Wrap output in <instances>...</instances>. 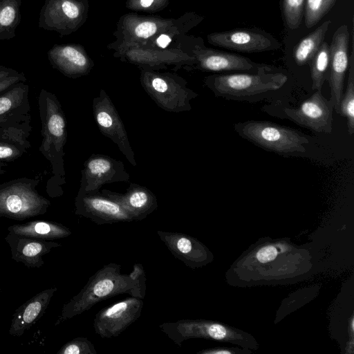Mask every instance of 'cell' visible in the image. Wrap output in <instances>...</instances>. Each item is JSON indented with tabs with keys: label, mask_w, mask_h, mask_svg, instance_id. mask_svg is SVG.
Instances as JSON below:
<instances>
[{
	"label": "cell",
	"mask_w": 354,
	"mask_h": 354,
	"mask_svg": "<svg viewBox=\"0 0 354 354\" xmlns=\"http://www.w3.org/2000/svg\"><path fill=\"white\" fill-rule=\"evenodd\" d=\"M107 48L114 51L113 55L115 58L136 65L140 69L159 71L171 68L177 71L184 68L189 70L196 62L194 57L174 48L161 49L115 40L108 44Z\"/></svg>",
	"instance_id": "cell-8"
},
{
	"label": "cell",
	"mask_w": 354,
	"mask_h": 354,
	"mask_svg": "<svg viewBox=\"0 0 354 354\" xmlns=\"http://www.w3.org/2000/svg\"><path fill=\"white\" fill-rule=\"evenodd\" d=\"M5 241L10 247L12 259L29 268L43 266L42 257L62 246L61 243L53 241L37 239L10 232L5 236Z\"/></svg>",
	"instance_id": "cell-21"
},
{
	"label": "cell",
	"mask_w": 354,
	"mask_h": 354,
	"mask_svg": "<svg viewBox=\"0 0 354 354\" xmlns=\"http://www.w3.org/2000/svg\"><path fill=\"white\" fill-rule=\"evenodd\" d=\"M57 290L56 287L45 289L18 307L12 315L9 334L21 337L29 330L44 315Z\"/></svg>",
	"instance_id": "cell-24"
},
{
	"label": "cell",
	"mask_w": 354,
	"mask_h": 354,
	"mask_svg": "<svg viewBox=\"0 0 354 354\" xmlns=\"http://www.w3.org/2000/svg\"><path fill=\"white\" fill-rule=\"evenodd\" d=\"M26 82V77L23 73H19L15 75L9 76L0 81V94L6 91L13 85L21 82Z\"/></svg>",
	"instance_id": "cell-37"
},
{
	"label": "cell",
	"mask_w": 354,
	"mask_h": 354,
	"mask_svg": "<svg viewBox=\"0 0 354 354\" xmlns=\"http://www.w3.org/2000/svg\"><path fill=\"white\" fill-rule=\"evenodd\" d=\"M207 41L216 46L245 53H256L276 49L278 41L270 35L257 29H236L212 32Z\"/></svg>",
	"instance_id": "cell-17"
},
{
	"label": "cell",
	"mask_w": 354,
	"mask_h": 354,
	"mask_svg": "<svg viewBox=\"0 0 354 354\" xmlns=\"http://www.w3.org/2000/svg\"><path fill=\"white\" fill-rule=\"evenodd\" d=\"M75 207L76 215L89 218L97 225L134 221L119 203L99 191L88 194L77 193Z\"/></svg>",
	"instance_id": "cell-15"
},
{
	"label": "cell",
	"mask_w": 354,
	"mask_h": 354,
	"mask_svg": "<svg viewBox=\"0 0 354 354\" xmlns=\"http://www.w3.org/2000/svg\"><path fill=\"white\" fill-rule=\"evenodd\" d=\"M1 291V286H0V292Z\"/></svg>",
	"instance_id": "cell-40"
},
{
	"label": "cell",
	"mask_w": 354,
	"mask_h": 354,
	"mask_svg": "<svg viewBox=\"0 0 354 354\" xmlns=\"http://www.w3.org/2000/svg\"><path fill=\"white\" fill-rule=\"evenodd\" d=\"M337 0H306L304 21L306 28L316 25L335 5Z\"/></svg>",
	"instance_id": "cell-31"
},
{
	"label": "cell",
	"mask_w": 354,
	"mask_h": 354,
	"mask_svg": "<svg viewBox=\"0 0 354 354\" xmlns=\"http://www.w3.org/2000/svg\"><path fill=\"white\" fill-rule=\"evenodd\" d=\"M157 234L172 255L192 269L202 267L212 260L211 252L194 237L162 230H158Z\"/></svg>",
	"instance_id": "cell-19"
},
{
	"label": "cell",
	"mask_w": 354,
	"mask_h": 354,
	"mask_svg": "<svg viewBox=\"0 0 354 354\" xmlns=\"http://www.w3.org/2000/svg\"><path fill=\"white\" fill-rule=\"evenodd\" d=\"M159 328L175 344L180 346L188 339L205 338L227 340L232 338V333L224 326L202 319H180L164 322Z\"/></svg>",
	"instance_id": "cell-18"
},
{
	"label": "cell",
	"mask_w": 354,
	"mask_h": 354,
	"mask_svg": "<svg viewBox=\"0 0 354 354\" xmlns=\"http://www.w3.org/2000/svg\"><path fill=\"white\" fill-rule=\"evenodd\" d=\"M279 251L273 245H267L258 251L257 259L260 263H268L273 260L277 255Z\"/></svg>",
	"instance_id": "cell-36"
},
{
	"label": "cell",
	"mask_w": 354,
	"mask_h": 354,
	"mask_svg": "<svg viewBox=\"0 0 354 354\" xmlns=\"http://www.w3.org/2000/svg\"><path fill=\"white\" fill-rule=\"evenodd\" d=\"M31 120L29 86L19 82L0 94V127Z\"/></svg>",
	"instance_id": "cell-22"
},
{
	"label": "cell",
	"mask_w": 354,
	"mask_h": 354,
	"mask_svg": "<svg viewBox=\"0 0 354 354\" xmlns=\"http://www.w3.org/2000/svg\"><path fill=\"white\" fill-rule=\"evenodd\" d=\"M95 122L104 136L115 143L129 162L136 167L137 163L127 131L113 102L104 89L95 97L92 104Z\"/></svg>",
	"instance_id": "cell-11"
},
{
	"label": "cell",
	"mask_w": 354,
	"mask_h": 354,
	"mask_svg": "<svg viewBox=\"0 0 354 354\" xmlns=\"http://www.w3.org/2000/svg\"><path fill=\"white\" fill-rule=\"evenodd\" d=\"M52 67L70 78L87 75L94 62L84 48L77 44L54 45L48 52Z\"/></svg>",
	"instance_id": "cell-20"
},
{
	"label": "cell",
	"mask_w": 354,
	"mask_h": 354,
	"mask_svg": "<svg viewBox=\"0 0 354 354\" xmlns=\"http://www.w3.org/2000/svg\"><path fill=\"white\" fill-rule=\"evenodd\" d=\"M38 108L41 124L39 152L50 162L52 176L46 184L51 197L62 194L65 183L64 148L67 139L66 118L60 102L52 92L41 89L38 96Z\"/></svg>",
	"instance_id": "cell-1"
},
{
	"label": "cell",
	"mask_w": 354,
	"mask_h": 354,
	"mask_svg": "<svg viewBox=\"0 0 354 354\" xmlns=\"http://www.w3.org/2000/svg\"><path fill=\"white\" fill-rule=\"evenodd\" d=\"M133 286L129 274L121 273V266L104 265L91 276L82 289L62 309L55 325L90 310L95 304L113 296L128 293Z\"/></svg>",
	"instance_id": "cell-2"
},
{
	"label": "cell",
	"mask_w": 354,
	"mask_h": 354,
	"mask_svg": "<svg viewBox=\"0 0 354 354\" xmlns=\"http://www.w3.org/2000/svg\"><path fill=\"white\" fill-rule=\"evenodd\" d=\"M19 73L16 70L6 67L0 64V81L11 75Z\"/></svg>",
	"instance_id": "cell-38"
},
{
	"label": "cell",
	"mask_w": 354,
	"mask_h": 354,
	"mask_svg": "<svg viewBox=\"0 0 354 354\" xmlns=\"http://www.w3.org/2000/svg\"><path fill=\"white\" fill-rule=\"evenodd\" d=\"M38 178H17L0 184V218L24 221L46 213L51 203L37 189Z\"/></svg>",
	"instance_id": "cell-5"
},
{
	"label": "cell",
	"mask_w": 354,
	"mask_h": 354,
	"mask_svg": "<svg viewBox=\"0 0 354 354\" xmlns=\"http://www.w3.org/2000/svg\"><path fill=\"white\" fill-rule=\"evenodd\" d=\"M142 299L129 297L96 313L93 328L102 338L116 337L141 315Z\"/></svg>",
	"instance_id": "cell-13"
},
{
	"label": "cell",
	"mask_w": 354,
	"mask_h": 354,
	"mask_svg": "<svg viewBox=\"0 0 354 354\" xmlns=\"http://www.w3.org/2000/svg\"><path fill=\"white\" fill-rule=\"evenodd\" d=\"M331 24L330 20L323 22L312 32L302 38L293 51V58L298 66L309 64L324 42L325 35Z\"/></svg>",
	"instance_id": "cell-27"
},
{
	"label": "cell",
	"mask_w": 354,
	"mask_h": 354,
	"mask_svg": "<svg viewBox=\"0 0 354 354\" xmlns=\"http://www.w3.org/2000/svg\"><path fill=\"white\" fill-rule=\"evenodd\" d=\"M169 48H178L194 57L195 64L191 69L209 72L247 71L270 72L272 67L258 64L239 55L216 50L206 47L201 38L183 35L177 37Z\"/></svg>",
	"instance_id": "cell-4"
},
{
	"label": "cell",
	"mask_w": 354,
	"mask_h": 354,
	"mask_svg": "<svg viewBox=\"0 0 354 354\" xmlns=\"http://www.w3.org/2000/svg\"><path fill=\"white\" fill-rule=\"evenodd\" d=\"M348 26L342 25L335 31L329 46L330 62L328 80L330 88V100L333 109L338 114L345 75L348 66Z\"/></svg>",
	"instance_id": "cell-16"
},
{
	"label": "cell",
	"mask_w": 354,
	"mask_h": 354,
	"mask_svg": "<svg viewBox=\"0 0 354 354\" xmlns=\"http://www.w3.org/2000/svg\"><path fill=\"white\" fill-rule=\"evenodd\" d=\"M348 77L345 92L342 94L339 115L346 118L348 132L350 136L354 133V54L353 49L348 57Z\"/></svg>",
	"instance_id": "cell-29"
},
{
	"label": "cell",
	"mask_w": 354,
	"mask_h": 354,
	"mask_svg": "<svg viewBox=\"0 0 354 354\" xmlns=\"http://www.w3.org/2000/svg\"><path fill=\"white\" fill-rule=\"evenodd\" d=\"M333 106L321 90L304 100L297 107L283 109L284 118L314 132L330 134L333 131Z\"/></svg>",
	"instance_id": "cell-12"
},
{
	"label": "cell",
	"mask_w": 354,
	"mask_h": 354,
	"mask_svg": "<svg viewBox=\"0 0 354 354\" xmlns=\"http://www.w3.org/2000/svg\"><path fill=\"white\" fill-rule=\"evenodd\" d=\"M21 0H0V40L16 36L21 21Z\"/></svg>",
	"instance_id": "cell-28"
},
{
	"label": "cell",
	"mask_w": 354,
	"mask_h": 354,
	"mask_svg": "<svg viewBox=\"0 0 354 354\" xmlns=\"http://www.w3.org/2000/svg\"><path fill=\"white\" fill-rule=\"evenodd\" d=\"M57 354H96L93 344L84 337H77L64 344Z\"/></svg>",
	"instance_id": "cell-33"
},
{
	"label": "cell",
	"mask_w": 354,
	"mask_h": 354,
	"mask_svg": "<svg viewBox=\"0 0 354 354\" xmlns=\"http://www.w3.org/2000/svg\"><path fill=\"white\" fill-rule=\"evenodd\" d=\"M7 162L0 161V176L3 175L6 172L5 168L7 167Z\"/></svg>",
	"instance_id": "cell-39"
},
{
	"label": "cell",
	"mask_w": 354,
	"mask_h": 354,
	"mask_svg": "<svg viewBox=\"0 0 354 354\" xmlns=\"http://www.w3.org/2000/svg\"><path fill=\"white\" fill-rule=\"evenodd\" d=\"M183 19V15L177 18H163L160 16L129 12L118 19L113 36L117 41L142 44L174 28Z\"/></svg>",
	"instance_id": "cell-10"
},
{
	"label": "cell",
	"mask_w": 354,
	"mask_h": 354,
	"mask_svg": "<svg viewBox=\"0 0 354 354\" xmlns=\"http://www.w3.org/2000/svg\"><path fill=\"white\" fill-rule=\"evenodd\" d=\"M78 193L96 192L105 184L130 181L124 163L102 154H92L83 164Z\"/></svg>",
	"instance_id": "cell-14"
},
{
	"label": "cell",
	"mask_w": 354,
	"mask_h": 354,
	"mask_svg": "<svg viewBox=\"0 0 354 354\" xmlns=\"http://www.w3.org/2000/svg\"><path fill=\"white\" fill-rule=\"evenodd\" d=\"M288 81L279 72L214 74L204 78L205 85L217 97L236 101L256 102L280 89Z\"/></svg>",
	"instance_id": "cell-3"
},
{
	"label": "cell",
	"mask_w": 354,
	"mask_h": 354,
	"mask_svg": "<svg viewBox=\"0 0 354 354\" xmlns=\"http://www.w3.org/2000/svg\"><path fill=\"white\" fill-rule=\"evenodd\" d=\"M30 122L0 127V161L13 162L28 152L31 146L28 140L32 129Z\"/></svg>",
	"instance_id": "cell-25"
},
{
	"label": "cell",
	"mask_w": 354,
	"mask_h": 354,
	"mask_svg": "<svg viewBox=\"0 0 354 354\" xmlns=\"http://www.w3.org/2000/svg\"><path fill=\"white\" fill-rule=\"evenodd\" d=\"M170 0H126L125 6L136 12H156L167 8Z\"/></svg>",
	"instance_id": "cell-35"
},
{
	"label": "cell",
	"mask_w": 354,
	"mask_h": 354,
	"mask_svg": "<svg viewBox=\"0 0 354 354\" xmlns=\"http://www.w3.org/2000/svg\"><path fill=\"white\" fill-rule=\"evenodd\" d=\"M88 8V0H45L39 13V28L62 36L72 34L86 22Z\"/></svg>",
	"instance_id": "cell-9"
},
{
	"label": "cell",
	"mask_w": 354,
	"mask_h": 354,
	"mask_svg": "<svg viewBox=\"0 0 354 354\" xmlns=\"http://www.w3.org/2000/svg\"><path fill=\"white\" fill-rule=\"evenodd\" d=\"M243 138L267 151L281 155L304 153L308 138L295 129L268 121L248 120L234 124Z\"/></svg>",
	"instance_id": "cell-6"
},
{
	"label": "cell",
	"mask_w": 354,
	"mask_h": 354,
	"mask_svg": "<svg viewBox=\"0 0 354 354\" xmlns=\"http://www.w3.org/2000/svg\"><path fill=\"white\" fill-rule=\"evenodd\" d=\"M101 193L119 203L133 221L143 220L158 208L156 195L138 184L130 183L124 194L107 189H103Z\"/></svg>",
	"instance_id": "cell-23"
},
{
	"label": "cell",
	"mask_w": 354,
	"mask_h": 354,
	"mask_svg": "<svg viewBox=\"0 0 354 354\" xmlns=\"http://www.w3.org/2000/svg\"><path fill=\"white\" fill-rule=\"evenodd\" d=\"M129 275L133 286L129 295L131 297L144 299L146 294L147 277L143 266L140 263H135L133 271Z\"/></svg>",
	"instance_id": "cell-34"
},
{
	"label": "cell",
	"mask_w": 354,
	"mask_h": 354,
	"mask_svg": "<svg viewBox=\"0 0 354 354\" xmlns=\"http://www.w3.org/2000/svg\"><path fill=\"white\" fill-rule=\"evenodd\" d=\"M305 3L306 0H283V14L289 28L300 26Z\"/></svg>",
	"instance_id": "cell-32"
},
{
	"label": "cell",
	"mask_w": 354,
	"mask_h": 354,
	"mask_svg": "<svg viewBox=\"0 0 354 354\" xmlns=\"http://www.w3.org/2000/svg\"><path fill=\"white\" fill-rule=\"evenodd\" d=\"M329 45L324 41L310 62L312 89L319 91L328 77Z\"/></svg>",
	"instance_id": "cell-30"
},
{
	"label": "cell",
	"mask_w": 354,
	"mask_h": 354,
	"mask_svg": "<svg viewBox=\"0 0 354 354\" xmlns=\"http://www.w3.org/2000/svg\"><path fill=\"white\" fill-rule=\"evenodd\" d=\"M140 82L151 100L168 112L190 111L191 101L198 96L187 86V81L176 73L141 68Z\"/></svg>",
	"instance_id": "cell-7"
},
{
	"label": "cell",
	"mask_w": 354,
	"mask_h": 354,
	"mask_svg": "<svg viewBox=\"0 0 354 354\" xmlns=\"http://www.w3.org/2000/svg\"><path fill=\"white\" fill-rule=\"evenodd\" d=\"M8 230L17 234L46 241L66 238L72 233L63 224L46 220H35L23 224H14L10 225Z\"/></svg>",
	"instance_id": "cell-26"
}]
</instances>
